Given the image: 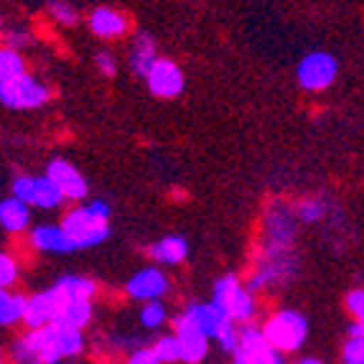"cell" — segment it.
I'll return each mask as SVG.
<instances>
[{
	"label": "cell",
	"mask_w": 364,
	"mask_h": 364,
	"mask_svg": "<svg viewBox=\"0 0 364 364\" xmlns=\"http://www.w3.org/2000/svg\"><path fill=\"white\" fill-rule=\"evenodd\" d=\"M296 364H326V362H321L318 357H304V359H298Z\"/></svg>",
	"instance_id": "36"
},
{
	"label": "cell",
	"mask_w": 364,
	"mask_h": 364,
	"mask_svg": "<svg viewBox=\"0 0 364 364\" xmlns=\"http://www.w3.org/2000/svg\"><path fill=\"white\" fill-rule=\"evenodd\" d=\"M341 362L344 364H364V341L346 339V344L341 346Z\"/></svg>",
	"instance_id": "32"
},
{
	"label": "cell",
	"mask_w": 364,
	"mask_h": 364,
	"mask_svg": "<svg viewBox=\"0 0 364 364\" xmlns=\"http://www.w3.org/2000/svg\"><path fill=\"white\" fill-rule=\"evenodd\" d=\"M298 225H301V219L296 214V204H288L283 199L270 201L265 214H262L260 247L293 250L298 240Z\"/></svg>",
	"instance_id": "5"
},
{
	"label": "cell",
	"mask_w": 364,
	"mask_h": 364,
	"mask_svg": "<svg viewBox=\"0 0 364 364\" xmlns=\"http://www.w3.org/2000/svg\"><path fill=\"white\" fill-rule=\"evenodd\" d=\"M28 245L36 252H46V255H69L77 252V242L72 240L67 230L61 225H36L28 232Z\"/></svg>",
	"instance_id": "15"
},
{
	"label": "cell",
	"mask_w": 364,
	"mask_h": 364,
	"mask_svg": "<svg viewBox=\"0 0 364 364\" xmlns=\"http://www.w3.org/2000/svg\"><path fill=\"white\" fill-rule=\"evenodd\" d=\"M46 176L61 188L67 201H85L90 194V183H87L85 173L74 164H69L67 158H51L46 164Z\"/></svg>",
	"instance_id": "14"
},
{
	"label": "cell",
	"mask_w": 364,
	"mask_h": 364,
	"mask_svg": "<svg viewBox=\"0 0 364 364\" xmlns=\"http://www.w3.org/2000/svg\"><path fill=\"white\" fill-rule=\"evenodd\" d=\"M148 257L156 265H181L188 257V242L178 235H168L148 247Z\"/></svg>",
	"instance_id": "21"
},
{
	"label": "cell",
	"mask_w": 364,
	"mask_h": 364,
	"mask_svg": "<svg viewBox=\"0 0 364 364\" xmlns=\"http://www.w3.org/2000/svg\"><path fill=\"white\" fill-rule=\"evenodd\" d=\"M85 349L82 328L49 323L41 328H26L23 334L11 341L13 364H59L72 359Z\"/></svg>",
	"instance_id": "1"
},
{
	"label": "cell",
	"mask_w": 364,
	"mask_h": 364,
	"mask_svg": "<svg viewBox=\"0 0 364 364\" xmlns=\"http://www.w3.org/2000/svg\"><path fill=\"white\" fill-rule=\"evenodd\" d=\"M125 364H164V362H161V357L156 354L153 346H138V349L130 352V357Z\"/></svg>",
	"instance_id": "33"
},
{
	"label": "cell",
	"mask_w": 364,
	"mask_h": 364,
	"mask_svg": "<svg viewBox=\"0 0 364 364\" xmlns=\"http://www.w3.org/2000/svg\"><path fill=\"white\" fill-rule=\"evenodd\" d=\"M69 301H92L97 296V283L92 278H85V275H61L54 283Z\"/></svg>",
	"instance_id": "23"
},
{
	"label": "cell",
	"mask_w": 364,
	"mask_h": 364,
	"mask_svg": "<svg viewBox=\"0 0 364 364\" xmlns=\"http://www.w3.org/2000/svg\"><path fill=\"white\" fill-rule=\"evenodd\" d=\"M171 323H173V334H176L178 341H181V362L183 364L204 362L209 354V341L212 339H209L199 326H194V323L188 321L186 316H183V311L173 316Z\"/></svg>",
	"instance_id": "13"
},
{
	"label": "cell",
	"mask_w": 364,
	"mask_h": 364,
	"mask_svg": "<svg viewBox=\"0 0 364 364\" xmlns=\"http://www.w3.org/2000/svg\"><path fill=\"white\" fill-rule=\"evenodd\" d=\"M146 85H148V90H151L153 97L173 100L183 92V87H186V79H183V69L178 67L176 61L161 56V59L153 64L151 72H148Z\"/></svg>",
	"instance_id": "11"
},
{
	"label": "cell",
	"mask_w": 364,
	"mask_h": 364,
	"mask_svg": "<svg viewBox=\"0 0 364 364\" xmlns=\"http://www.w3.org/2000/svg\"><path fill=\"white\" fill-rule=\"evenodd\" d=\"M168 291H171V278L158 265L143 267V270L130 275V280L125 283L128 298L130 301H140V304L161 301Z\"/></svg>",
	"instance_id": "10"
},
{
	"label": "cell",
	"mask_w": 364,
	"mask_h": 364,
	"mask_svg": "<svg viewBox=\"0 0 364 364\" xmlns=\"http://www.w3.org/2000/svg\"><path fill=\"white\" fill-rule=\"evenodd\" d=\"M90 31L97 38H122L130 31V18L115 8H95L90 13Z\"/></svg>",
	"instance_id": "18"
},
{
	"label": "cell",
	"mask_w": 364,
	"mask_h": 364,
	"mask_svg": "<svg viewBox=\"0 0 364 364\" xmlns=\"http://www.w3.org/2000/svg\"><path fill=\"white\" fill-rule=\"evenodd\" d=\"M11 196L26 201L31 209H46V212H54L67 204V196L61 194V188L46 173L43 176H28V173L16 176L11 181Z\"/></svg>",
	"instance_id": "7"
},
{
	"label": "cell",
	"mask_w": 364,
	"mask_h": 364,
	"mask_svg": "<svg viewBox=\"0 0 364 364\" xmlns=\"http://www.w3.org/2000/svg\"><path fill=\"white\" fill-rule=\"evenodd\" d=\"M0 227L8 235L31 232V207L26 201L16 199V196H6L0 201Z\"/></svg>",
	"instance_id": "20"
},
{
	"label": "cell",
	"mask_w": 364,
	"mask_h": 364,
	"mask_svg": "<svg viewBox=\"0 0 364 364\" xmlns=\"http://www.w3.org/2000/svg\"><path fill=\"white\" fill-rule=\"evenodd\" d=\"M301 275V257L296 250H275L260 247V255L255 260V267L250 273L247 288L252 293H262L267 288H286Z\"/></svg>",
	"instance_id": "3"
},
{
	"label": "cell",
	"mask_w": 364,
	"mask_h": 364,
	"mask_svg": "<svg viewBox=\"0 0 364 364\" xmlns=\"http://www.w3.org/2000/svg\"><path fill=\"white\" fill-rule=\"evenodd\" d=\"M212 301L225 311L235 323H252L257 314L255 293L245 286L242 280L237 278L235 273H227L214 283V296Z\"/></svg>",
	"instance_id": "6"
},
{
	"label": "cell",
	"mask_w": 364,
	"mask_h": 364,
	"mask_svg": "<svg viewBox=\"0 0 364 364\" xmlns=\"http://www.w3.org/2000/svg\"><path fill=\"white\" fill-rule=\"evenodd\" d=\"M336 74H339V61L328 51H311L298 61L296 79L301 90L306 92H323L334 85Z\"/></svg>",
	"instance_id": "9"
},
{
	"label": "cell",
	"mask_w": 364,
	"mask_h": 364,
	"mask_svg": "<svg viewBox=\"0 0 364 364\" xmlns=\"http://www.w3.org/2000/svg\"><path fill=\"white\" fill-rule=\"evenodd\" d=\"M138 318H140V323H143V328L158 331V328L166 326V321H168V309L164 306V301H148V304H143V309H140Z\"/></svg>",
	"instance_id": "27"
},
{
	"label": "cell",
	"mask_w": 364,
	"mask_h": 364,
	"mask_svg": "<svg viewBox=\"0 0 364 364\" xmlns=\"http://www.w3.org/2000/svg\"><path fill=\"white\" fill-rule=\"evenodd\" d=\"M18 278H21L18 260H16L11 252H3V255H0V286H3V291H8L11 286H16Z\"/></svg>",
	"instance_id": "30"
},
{
	"label": "cell",
	"mask_w": 364,
	"mask_h": 364,
	"mask_svg": "<svg viewBox=\"0 0 364 364\" xmlns=\"http://www.w3.org/2000/svg\"><path fill=\"white\" fill-rule=\"evenodd\" d=\"M51 100L49 85L26 72L23 77L0 82V102L8 109H38Z\"/></svg>",
	"instance_id": "8"
},
{
	"label": "cell",
	"mask_w": 364,
	"mask_h": 364,
	"mask_svg": "<svg viewBox=\"0 0 364 364\" xmlns=\"http://www.w3.org/2000/svg\"><path fill=\"white\" fill-rule=\"evenodd\" d=\"M26 311H28V296L18 291H0V323L6 328L16 326L26 318Z\"/></svg>",
	"instance_id": "22"
},
{
	"label": "cell",
	"mask_w": 364,
	"mask_h": 364,
	"mask_svg": "<svg viewBox=\"0 0 364 364\" xmlns=\"http://www.w3.org/2000/svg\"><path fill=\"white\" fill-rule=\"evenodd\" d=\"M183 316H186L194 326H199L201 331H204V334H207L209 339H214V341L219 339V334H222L227 326H232V323H235L230 316L225 314V311L214 304V301H209V304L191 301V304L183 309Z\"/></svg>",
	"instance_id": "16"
},
{
	"label": "cell",
	"mask_w": 364,
	"mask_h": 364,
	"mask_svg": "<svg viewBox=\"0 0 364 364\" xmlns=\"http://www.w3.org/2000/svg\"><path fill=\"white\" fill-rule=\"evenodd\" d=\"M46 11L49 16L61 26H74L79 21L77 8L69 3V0H46Z\"/></svg>",
	"instance_id": "29"
},
{
	"label": "cell",
	"mask_w": 364,
	"mask_h": 364,
	"mask_svg": "<svg viewBox=\"0 0 364 364\" xmlns=\"http://www.w3.org/2000/svg\"><path fill=\"white\" fill-rule=\"evenodd\" d=\"M257 364H288V362H286V354L278 352V349H273V346H270V349H267V352L262 354V359Z\"/></svg>",
	"instance_id": "35"
},
{
	"label": "cell",
	"mask_w": 364,
	"mask_h": 364,
	"mask_svg": "<svg viewBox=\"0 0 364 364\" xmlns=\"http://www.w3.org/2000/svg\"><path fill=\"white\" fill-rule=\"evenodd\" d=\"M296 214L304 225H318L328 217V204L321 196H306L296 204Z\"/></svg>",
	"instance_id": "25"
},
{
	"label": "cell",
	"mask_w": 364,
	"mask_h": 364,
	"mask_svg": "<svg viewBox=\"0 0 364 364\" xmlns=\"http://www.w3.org/2000/svg\"><path fill=\"white\" fill-rule=\"evenodd\" d=\"M158 59H161V56H158V49H156V38H153L148 31H140L138 36H135L133 46H130V56H128L130 72H133L135 77L146 79Z\"/></svg>",
	"instance_id": "19"
},
{
	"label": "cell",
	"mask_w": 364,
	"mask_h": 364,
	"mask_svg": "<svg viewBox=\"0 0 364 364\" xmlns=\"http://www.w3.org/2000/svg\"><path fill=\"white\" fill-rule=\"evenodd\" d=\"M26 74V59L18 49H11V46H3L0 51V82H8V79L23 77Z\"/></svg>",
	"instance_id": "26"
},
{
	"label": "cell",
	"mask_w": 364,
	"mask_h": 364,
	"mask_svg": "<svg viewBox=\"0 0 364 364\" xmlns=\"http://www.w3.org/2000/svg\"><path fill=\"white\" fill-rule=\"evenodd\" d=\"M344 306L354 321H364V288H352L344 296Z\"/></svg>",
	"instance_id": "31"
},
{
	"label": "cell",
	"mask_w": 364,
	"mask_h": 364,
	"mask_svg": "<svg viewBox=\"0 0 364 364\" xmlns=\"http://www.w3.org/2000/svg\"><path fill=\"white\" fill-rule=\"evenodd\" d=\"M262 331L273 349L291 354L298 352L309 339V318L296 309H278L265 318Z\"/></svg>",
	"instance_id": "4"
},
{
	"label": "cell",
	"mask_w": 364,
	"mask_h": 364,
	"mask_svg": "<svg viewBox=\"0 0 364 364\" xmlns=\"http://www.w3.org/2000/svg\"><path fill=\"white\" fill-rule=\"evenodd\" d=\"M109 217L112 209L105 199H92L87 204H74L64 212L59 225L72 235L79 250H90L102 245L109 237Z\"/></svg>",
	"instance_id": "2"
},
{
	"label": "cell",
	"mask_w": 364,
	"mask_h": 364,
	"mask_svg": "<svg viewBox=\"0 0 364 364\" xmlns=\"http://www.w3.org/2000/svg\"><path fill=\"white\" fill-rule=\"evenodd\" d=\"M151 346L156 349V354L161 357V362L164 364H178L181 362V341H178V336L173 334V331H171V334H161Z\"/></svg>",
	"instance_id": "28"
},
{
	"label": "cell",
	"mask_w": 364,
	"mask_h": 364,
	"mask_svg": "<svg viewBox=\"0 0 364 364\" xmlns=\"http://www.w3.org/2000/svg\"><path fill=\"white\" fill-rule=\"evenodd\" d=\"M92 318H95V306H92V301H67L64 309H61L59 318H56V323H64V326L82 328V331H85L92 323Z\"/></svg>",
	"instance_id": "24"
},
{
	"label": "cell",
	"mask_w": 364,
	"mask_h": 364,
	"mask_svg": "<svg viewBox=\"0 0 364 364\" xmlns=\"http://www.w3.org/2000/svg\"><path fill=\"white\" fill-rule=\"evenodd\" d=\"M67 301L69 298L56 286L28 296V311H26V318H23L26 328H41V326H49V323H56V318H59L61 309H64Z\"/></svg>",
	"instance_id": "12"
},
{
	"label": "cell",
	"mask_w": 364,
	"mask_h": 364,
	"mask_svg": "<svg viewBox=\"0 0 364 364\" xmlns=\"http://www.w3.org/2000/svg\"><path fill=\"white\" fill-rule=\"evenodd\" d=\"M270 349L265 331L257 323H242L240 326V346L232 354V364H257L262 354Z\"/></svg>",
	"instance_id": "17"
},
{
	"label": "cell",
	"mask_w": 364,
	"mask_h": 364,
	"mask_svg": "<svg viewBox=\"0 0 364 364\" xmlns=\"http://www.w3.org/2000/svg\"><path fill=\"white\" fill-rule=\"evenodd\" d=\"M95 67H97V72L107 79L117 74V61L109 51H97V54H95Z\"/></svg>",
	"instance_id": "34"
}]
</instances>
